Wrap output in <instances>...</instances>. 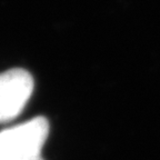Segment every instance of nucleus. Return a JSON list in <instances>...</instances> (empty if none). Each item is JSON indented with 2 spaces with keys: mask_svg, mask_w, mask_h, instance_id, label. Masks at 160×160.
<instances>
[{
  "mask_svg": "<svg viewBox=\"0 0 160 160\" xmlns=\"http://www.w3.org/2000/svg\"><path fill=\"white\" fill-rule=\"evenodd\" d=\"M49 132L50 123L42 116L5 128L0 131V160H45Z\"/></svg>",
  "mask_w": 160,
  "mask_h": 160,
  "instance_id": "nucleus-1",
  "label": "nucleus"
},
{
  "mask_svg": "<svg viewBox=\"0 0 160 160\" xmlns=\"http://www.w3.org/2000/svg\"><path fill=\"white\" fill-rule=\"evenodd\" d=\"M33 88V78L28 70L12 68L0 73V123L11 122L22 112Z\"/></svg>",
  "mask_w": 160,
  "mask_h": 160,
  "instance_id": "nucleus-2",
  "label": "nucleus"
}]
</instances>
